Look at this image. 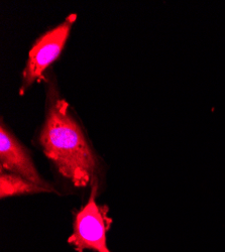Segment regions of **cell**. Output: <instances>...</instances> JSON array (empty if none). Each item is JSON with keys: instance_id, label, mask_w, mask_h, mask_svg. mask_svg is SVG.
<instances>
[{"instance_id": "5b68a950", "label": "cell", "mask_w": 225, "mask_h": 252, "mask_svg": "<svg viewBox=\"0 0 225 252\" xmlns=\"http://www.w3.org/2000/svg\"><path fill=\"white\" fill-rule=\"evenodd\" d=\"M0 198L12 196L51 192L48 189L37 186L27 179L6 172H0Z\"/></svg>"}, {"instance_id": "277c9868", "label": "cell", "mask_w": 225, "mask_h": 252, "mask_svg": "<svg viewBox=\"0 0 225 252\" xmlns=\"http://www.w3.org/2000/svg\"><path fill=\"white\" fill-rule=\"evenodd\" d=\"M0 172L5 171L20 176L54 192V189L39 176L27 150L5 127L3 122L0 127Z\"/></svg>"}, {"instance_id": "3957f363", "label": "cell", "mask_w": 225, "mask_h": 252, "mask_svg": "<svg viewBox=\"0 0 225 252\" xmlns=\"http://www.w3.org/2000/svg\"><path fill=\"white\" fill-rule=\"evenodd\" d=\"M75 19L76 14L68 16L64 23L48 31L34 41L23 72L20 93H25L35 81L42 78L45 71L60 57L67 43Z\"/></svg>"}, {"instance_id": "7a4b0ae2", "label": "cell", "mask_w": 225, "mask_h": 252, "mask_svg": "<svg viewBox=\"0 0 225 252\" xmlns=\"http://www.w3.org/2000/svg\"><path fill=\"white\" fill-rule=\"evenodd\" d=\"M97 184H93L90 198L85 206L76 214L74 232L68 242L77 252L86 249L96 252H111L107 247L106 233L112 219L108 217V208L96 202Z\"/></svg>"}, {"instance_id": "6da1fadb", "label": "cell", "mask_w": 225, "mask_h": 252, "mask_svg": "<svg viewBox=\"0 0 225 252\" xmlns=\"http://www.w3.org/2000/svg\"><path fill=\"white\" fill-rule=\"evenodd\" d=\"M38 142L60 175L73 186L85 188L95 183V155L65 99L56 97L49 102Z\"/></svg>"}]
</instances>
